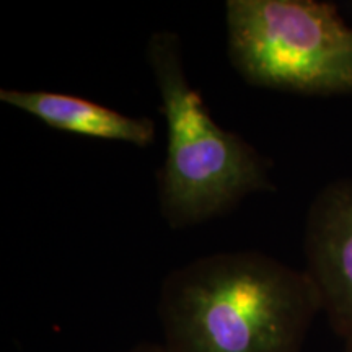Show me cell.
Returning a JSON list of instances; mask_svg holds the SVG:
<instances>
[{"instance_id":"obj_7","label":"cell","mask_w":352,"mask_h":352,"mask_svg":"<svg viewBox=\"0 0 352 352\" xmlns=\"http://www.w3.org/2000/svg\"><path fill=\"white\" fill-rule=\"evenodd\" d=\"M344 352H352V342H344Z\"/></svg>"},{"instance_id":"obj_3","label":"cell","mask_w":352,"mask_h":352,"mask_svg":"<svg viewBox=\"0 0 352 352\" xmlns=\"http://www.w3.org/2000/svg\"><path fill=\"white\" fill-rule=\"evenodd\" d=\"M227 56L246 83L307 96L352 95V26L318 0H228Z\"/></svg>"},{"instance_id":"obj_6","label":"cell","mask_w":352,"mask_h":352,"mask_svg":"<svg viewBox=\"0 0 352 352\" xmlns=\"http://www.w3.org/2000/svg\"><path fill=\"white\" fill-rule=\"evenodd\" d=\"M122 352H171V351L164 344V342H162V344H157V342H140V344L132 346L129 349Z\"/></svg>"},{"instance_id":"obj_4","label":"cell","mask_w":352,"mask_h":352,"mask_svg":"<svg viewBox=\"0 0 352 352\" xmlns=\"http://www.w3.org/2000/svg\"><path fill=\"white\" fill-rule=\"evenodd\" d=\"M303 271L321 311L344 342H352V179L338 178L316 192L303 233Z\"/></svg>"},{"instance_id":"obj_5","label":"cell","mask_w":352,"mask_h":352,"mask_svg":"<svg viewBox=\"0 0 352 352\" xmlns=\"http://www.w3.org/2000/svg\"><path fill=\"white\" fill-rule=\"evenodd\" d=\"M0 101L30 114L47 127L82 138L129 144L145 148L155 142V121L131 116L83 96L50 90L2 88Z\"/></svg>"},{"instance_id":"obj_2","label":"cell","mask_w":352,"mask_h":352,"mask_svg":"<svg viewBox=\"0 0 352 352\" xmlns=\"http://www.w3.org/2000/svg\"><path fill=\"white\" fill-rule=\"evenodd\" d=\"M145 56L166 129L158 171V204L166 226H199L228 214L248 196L274 191L271 162L243 135L220 126L189 82L178 34L152 33Z\"/></svg>"},{"instance_id":"obj_1","label":"cell","mask_w":352,"mask_h":352,"mask_svg":"<svg viewBox=\"0 0 352 352\" xmlns=\"http://www.w3.org/2000/svg\"><path fill=\"white\" fill-rule=\"evenodd\" d=\"M320 311L305 271L253 250L192 259L158 297L171 352H300Z\"/></svg>"}]
</instances>
